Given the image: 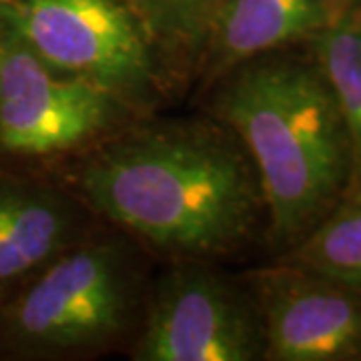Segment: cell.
I'll list each match as a JSON object with an SVG mask.
<instances>
[{"instance_id":"cell-1","label":"cell","mask_w":361,"mask_h":361,"mask_svg":"<svg viewBox=\"0 0 361 361\" xmlns=\"http://www.w3.org/2000/svg\"><path fill=\"white\" fill-rule=\"evenodd\" d=\"M71 159V193L171 261L213 263L253 241L265 243L257 169L215 116H137Z\"/></svg>"},{"instance_id":"cell-2","label":"cell","mask_w":361,"mask_h":361,"mask_svg":"<svg viewBox=\"0 0 361 361\" xmlns=\"http://www.w3.org/2000/svg\"><path fill=\"white\" fill-rule=\"evenodd\" d=\"M209 89V115L239 137L257 169L265 245L277 257L348 193L353 147L345 116L307 44L255 56Z\"/></svg>"},{"instance_id":"cell-3","label":"cell","mask_w":361,"mask_h":361,"mask_svg":"<svg viewBox=\"0 0 361 361\" xmlns=\"http://www.w3.org/2000/svg\"><path fill=\"white\" fill-rule=\"evenodd\" d=\"M149 283L125 233L89 231L14 291L0 337L18 355L75 360L133 341Z\"/></svg>"},{"instance_id":"cell-4","label":"cell","mask_w":361,"mask_h":361,"mask_svg":"<svg viewBox=\"0 0 361 361\" xmlns=\"http://www.w3.org/2000/svg\"><path fill=\"white\" fill-rule=\"evenodd\" d=\"M0 25L47 65L103 87L139 115L177 87L127 0H0Z\"/></svg>"},{"instance_id":"cell-5","label":"cell","mask_w":361,"mask_h":361,"mask_svg":"<svg viewBox=\"0 0 361 361\" xmlns=\"http://www.w3.org/2000/svg\"><path fill=\"white\" fill-rule=\"evenodd\" d=\"M135 361H263L265 334L243 277L211 261H171L149 283Z\"/></svg>"},{"instance_id":"cell-6","label":"cell","mask_w":361,"mask_h":361,"mask_svg":"<svg viewBox=\"0 0 361 361\" xmlns=\"http://www.w3.org/2000/svg\"><path fill=\"white\" fill-rule=\"evenodd\" d=\"M139 115L113 92L47 65L0 25V149L13 155L75 157Z\"/></svg>"},{"instance_id":"cell-7","label":"cell","mask_w":361,"mask_h":361,"mask_svg":"<svg viewBox=\"0 0 361 361\" xmlns=\"http://www.w3.org/2000/svg\"><path fill=\"white\" fill-rule=\"evenodd\" d=\"M241 277L261 313L263 361H361V289L275 259Z\"/></svg>"},{"instance_id":"cell-8","label":"cell","mask_w":361,"mask_h":361,"mask_svg":"<svg viewBox=\"0 0 361 361\" xmlns=\"http://www.w3.org/2000/svg\"><path fill=\"white\" fill-rule=\"evenodd\" d=\"M341 13L334 0H221L207 25L191 80L209 89L241 63L307 44Z\"/></svg>"},{"instance_id":"cell-9","label":"cell","mask_w":361,"mask_h":361,"mask_svg":"<svg viewBox=\"0 0 361 361\" xmlns=\"http://www.w3.org/2000/svg\"><path fill=\"white\" fill-rule=\"evenodd\" d=\"M87 207L68 191L0 180V291L23 285L80 241Z\"/></svg>"},{"instance_id":"cell-10","label":"cell","mask_w":361,"mask_h":361,"mask_svg":"<svg viewBox=\"0 0 361 361\" xmlns=\"http://www.w3.org/2000/svg\"><path fill=\"white\" fill-rule=\"evenodd\" d=\"M307 47L317 59L323 75L336 94L345 116L353 169L348 193L361 189V0L349 4L331 25L322 30ZM345 193V195H348Z\"/></svg>"},{"instance_id":"cell-11","label":"cell","mask_w":361,"mask_h":361,"mask_svg":"<svg viewBox=\"0 0 361 361\" xmlns=\"http://www.w3.org/2000/svg\"><path fill=\"white\" fill-rule=\"evenodd\" d=\"M273 259L361 289V189L345 195L305 239Z\"/></svg>"},{"instance_id":"cell-12","label":"cell","mask_w":361,"mask_h":361,"mask_svg":"<svg viewBox=\"0 0 361 361\" xmlns=\"http://www.w3.org/2000/svg\"><path fill=\"white\" fill-rule=\"evenodd\" d=\"M175 85L191 80L207 25L221 0H127Z\"/></svg>"},{"instance_id":"cell-13","label":"cell","mask_w":361,"mask_h":361,"mask_svg":"<svg viewBox=\"0 0 361 361\" xmlns=\"http://www.w3.org/2000/svg\"><path fill=\"white\" fill-rule=\"evenodd\" d=\"M334 2H336V4L339 6V8H341V11H345L349 4H353L355 0H334Z\"/></svg>"}]
</instances>
